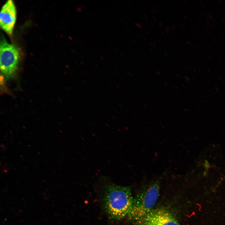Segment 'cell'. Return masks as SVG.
Wrapping results in <instances>:
<instances>
[{
	"label": "cell",
	"mask_w": 225,
	"mask_h": 225,
	"mask_svg": "<svg viewBox=\"0 0 225 225\" xmlns=\"http://www.w3.org/2000/svg\"><path fill=\"white\" fill-rule=\"evenodd\" d=\"M102 208L108 217L120 221L127 216L132 205L133 198L131 188L116 185L102 178Z\"/></svg>",
	"instance_id": "obj_1"
},
{
	"label": "cell",
	"mask_w": 225,
	"mask_h": 225,
	"mask_svg": "<svg viewBox=\"0 0 225 225\" xmlns=\"http://www.w3.org/2000/svg\"><path fill=\"white\" fill-rule=\"evenodd\" d=\"M16 18V8L13 1H7L0 12V25L2 29L9 35L12 34Z\"/></svg>",
	"instance_id": "obj_5"
},
{
	"label": "cell",
	"mask_w": 225,
	"mask_h": 225,
	"mask_svg": "<svg viewBox=\"0 0 225 225\" xmlns=\"http://www.w3.org/2000/svg\"><path fill=\"white\" fill-rule=\"evenodd\" d=\"M135 225H180L172 215L162 209L153 210Z\"/></svg>",
	"instance_id": "obj_4"
},
{
	"label": "cell",
	"mask_w": 225,
	"mask_h": 225,
	"mask_svg": "<svg viewBox=\"0 0 225 225\" xmlns=\"http://www.w3.org/2000/svg\"><path fill=\"white\" fill-rule=\"evenodd\" d=\"M160 178L143 185L138 190L127 217L129 220L135 222L153 210L159 195Z\"/></svg>",
	"instance_id": "obj_2"
},
{
	"label": "cell",
	"mask_w": 225,
	"mask_h": 225,
	"mask_svg": "<svg viewBox=\"0 0 225 225\" xmlns=\"http://www.w3.org/2000/svg\"><path fill=\"white\" fill-rule=\"evenodd\" d=\"M19 59V52L17 48L2 37L0 44V69L7 78H12L15 76Z\"/></svg>",
	"instance_id": "obj_3"
}]
</instances>
